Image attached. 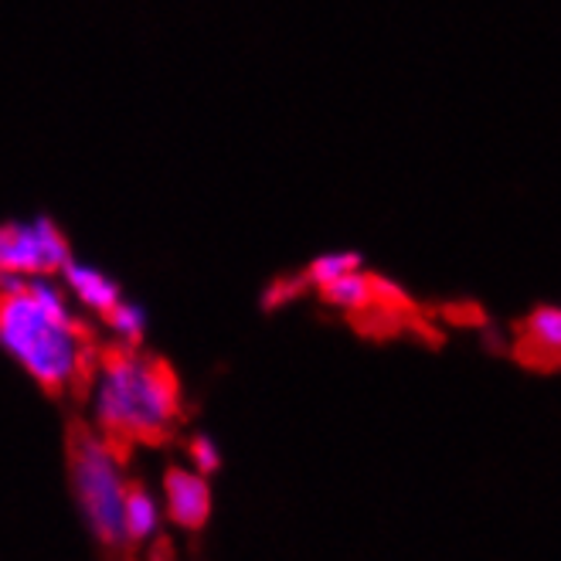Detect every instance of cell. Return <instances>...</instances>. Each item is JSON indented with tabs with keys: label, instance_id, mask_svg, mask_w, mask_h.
Returning <instances> with one entry per match:
<instances>
[{
	"label": "cell",
	"instance_id": "6da1fadb",
	"mask_svg": "<svg viewBox=\"0 0 561 561\" xmlns=\"http://www.w3.org/2000/svg\"><path fill=\"white\" fill-rule=\"evenodd\" d=\"M0 347L51 394L82 391L95 368V337L51 276H0Z\"/></svg>",
	"mask_w": 561,
	"mask_h": 561
},
{
	"label": "cell",
	"instance_id": "7a4b0ae2",
	"mask_svg": "<svg viewBox=\"0 0 561 561\" xmlns=\"http://www.w3.org/2000/svg\"><path fill=\"white\" fill-rule=\"evenodd\" d=\"M92 425L123 453L129 446L168 443L184 415V391L163 357L137 344L99 351L89 375Z\"/></svg>",
	"mask_w": 561,
	"mask_h": 561
},
{
	"label": "cell",
	"instance_id": "3957f363",
	"mask_svg": "<svg viewBox=\"0 0 561 561\" xmlns=\"http://www.w3.org/2000/svg\"><path fill=\"white\" fill-rule=\"evenodd\" d=\"M69 470L76 501L92 535L106 548H123V504L129 490L123 477V449L110 443L95 425H76L69 436Z\"/></svg>",
	"mask_w": 561,
	"mask_h": 561
},
{
	"label": "cell",
	"instance_id": "277c9868",
	"mask_svg": "<svg viewBox=\"0 0 561 561\" xmlns=\"http://www.w3.org/2000/svg\"><path fill=\"white\" fill-rule=\"evenodd\" d=\"M69 259V239L51 218L0 225V276H55Z\"/></svg>",
	"mask_w": 561,
	"mask_h": 561
},
{
	"label": "cell",
	"instance_id": "5b68a950",
	"mask_svg": "<svg viewBox=\"0 0 561 561\" xmlns=\"http://www.w3.org/2000/svg\"><path fill=\"white\" fill-rule=\"evenodd\" d=\"M514 357L535 371L561 368V307L541 304L520 320Z\"/></svg>",
	"mask_w": 561,
	"mask_h": 561
},
{
	"label": "cell",
	"instance_id": "8992f818",
	"mask_svg": "<svg viewBox=\"0 0 561 561\" xmlns=\"http://www.w3.org/2000/svg\"><path fill=\"white\" fill-rule=\"evenodd\" d=\"M163 497H168V514L184 531L205 527L211 514V486L208 477L197 473L194 467H171L163 477Z\"/></svg>",
	"mask_w": 561,
	"mask_h": 561
},
{
	"label": "cell",
	"instance_id": "52a82bcc",
	"mask_svg": "<svg viewBox=\"0 0 561 561\" xmlns=\"http://www.w3.org/2000/svg\"><path fill=\"white\" fill-rule=\"evenodd\" d=\"M61 279H65V293H69L72 300H79L82 307L95 310V313H106L110 307H116L123 300L116 279H110L103 270L89 266V262L69 259L61 266Z\"/></svg>",
	"mask_w": 561,
	"mask_h": 561
},
{
	"label": "cell",
	"instance_id": "ba28073f",
	"mask_svg": "<svg viewBox=\"0 0 561 561\" xmlns=\"http://www.w3.org/2000/svg\"><path fill=\"white\" fill-rule=\"evenodd\" d=\"M320 300L327 307H334L347 317H365L368 310L378 307V296H375V273L368 270H354V273H344L337 279H330L323 286H317Z\"/></svg>",
	"mask_w": 561,
	"mask_h": 561
},
{
	"label": "cell",
	"instance_id": "9c48e42d",
	"mask_svg": "<svg viewBox=\"0 0 561 561\" xmlns=\"http://www.w3.org/2000/svg\"><path fill=\"white\" fill-rule=\"evenodd\" d=\"M160 527V511L157 501L144 486H129L126 490V504H123V531H126V545L134 541H150Z\"/></svg>",
	"mask_w": 561,
	"mask_h": 561
},
{
	"label": "cell",
	"instance_id": "30bf717a",
	"mask_svg": "<svg viewBox=\"0 0 561 561\" xmlns=\"http://www.w3.org/2000/svg\"><path fill=\"white\" fill-rule=\"evenodd\" d=\"M354 270H365V259H360L357 252H330V255L313 259L300 279H304V286H313L317 289V286L337 279L344 273H354Z\"/></svg>",
	"mask_w": 561,
	"mask_h": 561
},
{
	"label": "cell",
	"instance_id": "8fae6325",
	"mask_svg": "<svg viewBox=\"0 0 561 561\" xmlns=\"http://www.w3.org/2000/svg\"><path fill=\"white\" fill-rule=\"evenodd\" d=\"M103 320L110 323V330H113V334H116L123 344H140L144 330H147V313H144V307L134 304V300H119L116 307H110V310L103 313Z\"/></svg>",
	"mask_w": 561,
	"mask_h": 561
},
{
	"label": "cell",
	"instance_id": "7c38bea8",
	"mask_svg": "<svg viewBox=\"0 0 561 561\" xmlns=\"http://www.w3.org/2000/svg\"><path fill=\"white\" fill-rule=\"evenodd\" d=\"M187 456H191V463H194V470L197 473H215L218 470V463H221V456H218V446H215V439H208V436H194L191 439V446H187Z\"/></svg>",
	"mask_w": 561,
	"mask_h": 561
}]
</instances>
